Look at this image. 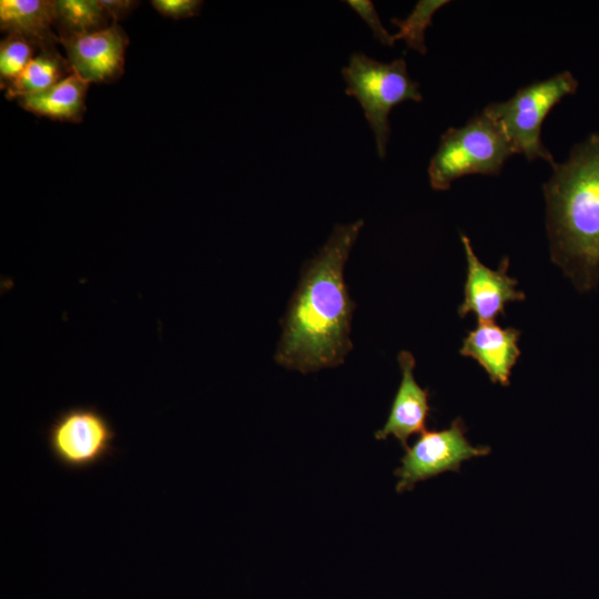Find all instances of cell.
<instances>
[{
	"mask_svg": "<svg viewBox=\"0 0 599 599\" xmlns=\"http://www.w3.org/2000/svg\"><path fill=\"white\" fill-rule=\"evenodd\" d=\"M364 225L337 224L325 245L303 267L281 322L275 362L303 374L341 365L353 348L351 323L355 303L344 267Z\"/></svg>",
	"mask_w": 599,
	"mask_h": 599,
	"instance_id": "obj_1",
	"label": "cell"
},
{
	"mask_svg": "<svg viewBox=\"0 0 599 599\" xmlns=\"http://www.w3.org/2000/svg\"><path fill=\"white\" fill-rule=\"evenodd\" d=\"M542 191L550 256L580 292L599 282V133L551 165Z\"/></svg>",
	"mask_w": 599,
	"mask_h": 599,
	"instance_id": "obj_2",
	"label": "cell"
},
{
	"mask_svg": "<svg viewBox=\"0 0 599 599\" xmlns=\"http://www.w3.org/2000/svg\"><path fill=\"white\" fill-rule=\"evenodd\" d=\"M512 154L498 123L481 111L440 136L428 165L429 184L435 191H447L455 180L466 175H498Z\"/></svg>",
	"mask_w": 599,
	"mask_h": 599,
	"instance_id": "obj_3",
	"label": "cell"
},
{
	"mask_svg": "<svg viewBox=\"0 0 599 599\" xmlns=\"http://www.w3.org/2000/svg\"><path fill=\"white\" fill-rule=\"evenodd\" d=\"M342 77L346 82L345 93L356 98L362 106L375 135L377 155L384 159L390 136L389 114L405 101L422 102L419 84L409 77L403 58L385 63L363 52L349 57Z\"/></svg>",
	"mask_w": 599,
	"mask_h": 599,
	"instance_id": "obj_4",
	"label": "cell"
},
{
	"mask_svg": "<svg viewBox=\"0 0 599 599\" xmlns=\"http://www.w3.org/2000/svg\"><path fill=\"white\" fill-rule=\"evenodd\" d=\"M578 87V80L566 70L521 87L510 99L493 102L483 111L498 123L515 154H521L528 161L541 159L552 165L554 156L541 141L542 123L565 97L576 93Z\"/></svg>",
	"mask_w": 599,
	"mask_h": 599,
	"instance_id": "obj_5",
	"label": "cell"
},
{
	"mask_svg": "<svg viewBox=\"0 0 599 599\" xmlns=\"http://www.w3.org/2000/svg\"><path fill=\"white\" fill-rule=\"evenodd\" d=\"M45 437L54 460L69 470L94 467L114 451L115 430L94 406L62 410L49 425Z\"/></svg>",
	"mask_w": 599,
	"mask_h": 599,
	"instance_id": "obj_6",
	"label": "cell"
},
{
	"mask_svg": "<svg viewBox=\"0 0 599 599\" xmlns=\"http://www.w3.org/2000/svg\"><path fill=\"white\" fill-rule=\"evenodd\" d=\"M466 432L460 417L445 429L423 432L414 445L405 449L402 465L394 473L398 478L396 491H408L419 481L447 471H459L464 461L490 453L488 446L471 445Z\"/></svg>",
	"mask_w": 599,
	"mask_h": 599,
	"instance_id": "obj_7",
	"label": "cell"
},
{
	"mask_svg": "<svg viewBox=\"0 0 599 599\" xmlns=\"http://www.w3.org/2000/svg\"><path fill=\"white\" fill-rule=\"evenodd\" d=\"M460 240L467 260V276L458 315L465 317L474 314L477 323H491L506 315L507 303L524 301L526 295L516 288L517 280L507 274L508 257L501 260L498 270H491L479 261L465 234H461Z\"/></svg>",
	"mask_w": 599,
	"mask_h": 599,
	"instance_id": "obj_8",
	"label": "cell"
},
{
	"mask_svg": "<svg viewBox=\"0 0 599 599\" xmlns=\"http://www.w3.org/2000/svg\"><path fill=\"white\" fill-rule=\"evenodd\" d=\"M74 74L88 83H111L124 72L129 38L112 23L105 29L60 38Z\"/></svg>",
	"mask_w": 599,
	"mask_h": 599,
	"instance_id": "obj_9",
	"label": "cell"
},
{
	"mask_svg": "<svg viewBox=\"0 0 599 599\" xmlns=\"http://www.w3.org/2000/svg\"><path fill=\"white\" fill-rule=\"evenodd\" d=\"M402 380L393 399L385 425L375 433L377 440L395 437L406 449L412 435L426 430L429 416V392L418 385L414 377L415 357L408 351L397 356Z\"/></svg>",
	"mask_w": 599,
	"mask_h": 599,
	"instance_id": "obj_10",
	"label": "cell"
},
{
	"mask_svg": "<svg viewBox=\"0 0 599 599\" xmlns=\"http://www.w3.org/2000/svg\"><path fill=\"white\" fill-rule=\"evenodd\" d=\"M520 334L516 328H504L494 322L477 323L463 339L459 353L473 358L493 383L509 386L511 370L520 356Z\"/></svg>",
	"mask_w": 599,
	"mask_h": 599,
	"instance_id": "obj_11",
	"label": "cell"
},
{
	"mask_svg": "<svg viewBox=\"0 0 599 599\" xmlns=\"http://www.w3.org/2000/svg\"><path fill=\"white\" fill-rule=\"evenodd\" d=\"M90 83L72 73L49 89L19 98L18 104L37 116L79 123L83 120Z\"/></svg>",
	"mask_w": 599,
	"mask_h": 599,
	"instance_id": "obj_12",
	"label": "cell"
},
{
	"mask_svg": "<svg viewBox=\"0 0 599 599\" xmlns=\"http://www.w3.org/2000/svg\"><path fill=\"white\" fill-rule=\"evenodd\" d=\"M54 28L53 0H1L0 29L19 33L41 49L59 42Z\"/></svg>",
	"mask_w": 599,
	"mask_h": 599,
	"instance_id": "obj_13",
	"label": "cell"
},
{
	"mask_svg": "<svg viewBox=\"0 0 599 599\" xmlns=\"http://www.w3.org/2000/svg\"><path fill=\"white\" fill-rule=\"evenodd\" d=\"M72 73L68 59L55 45L41 49L18 78L7 87L6 98L18 100L44 91Z\"/></svg>",
	"mask_w": 599,
	"mask_h": 599,
	"instance_id": "obj_14",
	"label": "cell"
},
{
	"mask_svg": "<svg viewBox=\"0 0 599 599\" xmlns=\"http://www.w3.org/2000/svg\"><path fill=\"white\" fill-rule=\"evenodd\" d=\"M53 6L59 39L91 33L112 24L99 0H53Z\"/></svg>",
	"mask_w": 599,
	"mask_h": 599,
	"instance_id": "obj_15",
	"label": "cell"
},
{
	"mask_svg": "<svg viewBox=\"0 0 599 599\" xmlns=\"http://www.w3.org/2000/svg\"><path fill=\"white\" fill-rule=\"evenodd\" d=\"M447 3V0H419L405 19H392V24L398 28L394 40H404L409 49L426 54L425 31L432 26L435 12Z\"/></svg>",
	"mask_w": 599,
	"mask_h": 599,
	"instance_id": "obj_16",
	"label": "cell"
},
{
	"mask_svg": "<svg viewBox=\"0 0 599 599\" xmlns=\"http://www.w3.org/2000/svg\"><path fill=\"white\" fill-rule=\"evenodd\" d=\"M37 43L22 34L8 33L0 43V83L1 89L13 82L35 57Z\"/></svg>",
	"mask_w": 599,
	"mask_h": 599,
	"instance_id": "obj_17",
	"label": "cell"
},
{
	"mask_svg": "<svg viewBox=\"0 0 599 599\" xmlns=\"http://www.w3.org/2000/svg\"><path fill=\"white\" fill-rule=\"evenodd\" d=\"M369 27L374 38L384 45L393 47L395 40L393 34L382 24L374 3L368 0H347L345 1Z\"/></svg>",
	"mask_w": 599,
	"mask_h": 599,
	"instance_id": "obj_18",
	"label": "cell"
},
{
	"mask_svg": "<svg viewBox=\"0 0 599 599\" xmlns=\"http://www.w3.org/2000/svg\"><path fill=\"white\" fill-rule=\"evenodd\" d=\"M153 8L164 17L185 19L200 13L203 1L200 0H152Z\"/></svg>",
	"mask_w": 599,
	"mask_h": 599,
	"instance_id": "obj_19",
	"label": "cell"
},
{
	"mask_svg": "<svg viewBox=\"0 0 599 599\" xmlns=\"http://www.w3.org/2000/svg\"><path fill=\"white\" fill-rule=\"evenodd\" d=\"M105 12L110 17L112 23H118L129 16L138 6L139 1L134 0H99Z\"/></svg>",
	"mask_w": 599,
	"mask_h": 599,
	"instance_id": "obj_20",
	"label": "cell"
}]
</instances>
